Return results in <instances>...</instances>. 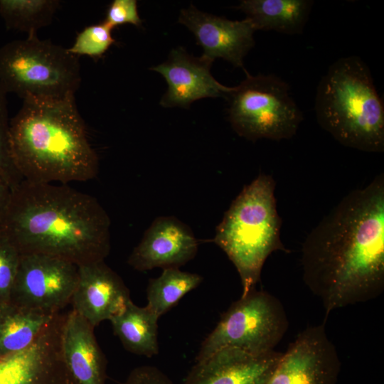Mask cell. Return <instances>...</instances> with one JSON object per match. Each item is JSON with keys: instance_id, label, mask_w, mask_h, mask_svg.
<instances>
[{"instance_id": "obj_1", "label": "cell", "mask_w": 384, "mask_h": 384, "mask_svg": "<svg viewBox=\"0 0 384 384\" xmlns=\"http://www.w3.org/2000/svg\"><path fill=\"white\" fill-rule=\"evenodd\" d=\"M303 280L326 315L384 289V174L351 191L302 247Z\"/></svg>"}, {"instance_id": "obj_2", "label": "cell", "mask_w": 384, "mask_h": 384, "mask_svg": "<svg viewBox=\"0 0 384 384\" xmlns=\"http://www.w3.org/2000/svg\"><path fill=\"white\" fill-rule=\"evenodd\" d=\"M110 220L97 200L66 186L23 180L11 190L0 233L20 255L57 257L78 267L104 261Z\"/></svg>"}, {"instance_id": "obj_3", "label": "cell", "mask_w": 384, "mask_h": 384, "mask_svg": "<svg viewBox=\"0 0 384 384\" xmlns=\"http://www.w3.org/2000/svg\"><path fill=\"white\" fill-rule=\"evenodd\" d=\"M12 163L23 180L63 184L87 181L98 173V158L89 142L74 99L24 100L9 128Z\"/></svg>"}, {"instance_id": "obj_4", "label": "cell", "mask_w": 384, "mask_h": 384, "mask_svg": "<svg viewBox=\"0 0 384 384\" xmlns=\"http://www.w3.org/2000/svg\"><path fill=\"white\" fill-rule=\"evenodd\" d=\"M315 111L320 126L340 144L384 151L383 102L360 58H342L330 66L319 83Z\"/></svg>"}, {"instance_id": "obj_5", "label": "cell", "mask_w": 384, "mask_h": 384, "mask_svg": "<svg viewBox=\"0 0 384 384\" xmlns=\"http://www.w3.org/2000/svg\"><path fill=\"white\" fill-rule=\"evenodd\" d=\"M275 182L260 174L243 188L215 230V243L235 265L245 296L255 289L264 263L277 250L289 252L281 238Z\"/></svg>"}, {"instance_id": "obj_6", "label": "cell", "mask_w": 384, "mask_h": 384, "mask_svg": "<svg viewBox=\"0 0 384 384\" xmlns=\"http://www.w3.org/2000/svg\"><path fill=\"white\" fill-rule=\"evenodd\" d=\"M81 82L79 57L37 34L0 47V86L24 100L75 98Z\"/></svg>"}, {"instance_id": "obj_7", "label": "cell", "mask_w": 384, "mask_h": 384, "mask_svg": "<svg viewBox=\"0 0 384 384\" xmlns=\"http://www.w3.org/2000/svg\"><path fill=\"white\" fill-rule=\"evenodd\" d=\"M227 98L233 129L251 141L290 139L303 119L289 94V86L274 75L248 73Z\"/></svg>"}, {"instance_id": "obj_8", "label": "cell", "mask_w": 384, "mask_h": 384, "mask_svg": "<svg viewBox=\"0 0 384 384\" xmlns=\"http://www.w3.org/2000/svg\"><path fill=\"white\" fill-rule=\"evenodd\" d=\"M284 308L274 295L253 289L232 304L201 344L196 361L224 348L254 356L274 351L287 331Z\"/></svg>"}, {"instance_id": "obj_9", "label": "cell", "mask_w": 384, "mask_h": 384, "mask_svg": "<svg viewBox=\"0 0 384 384\" xmlns=\"http://www.w3.org/2000/svg\"><path fill=\"white\" fill-rule=\"evenodd\" d=\"M78 279V267L43 255H21L10 302L57 313L71 302Z\"/></svg>"}, {"instance_id": "obj_10", "label": "cell", "mask_w": 384, "mask_h": 384, "mask_svg": "<svg viewBox=\"0 0 384 384\" xmlns=\"http://www.w3.org/2000/svg\"><path fill=\"white\" fill-rule=\"evenodd\" d=\"M341 366L324 324L311 326L282 353L267 384H336Z\"/></svg>"}, {"instance_id": "obj_11", "label": "cell", "mask_w": 384, "mask_h": 384, "mask_svg": "<svg viewBox=\"0 0 384 384\" xmlns=\"http://www.w3.org/2000/svg\"><path fill=\"white\" fill-rule=\"evenodd\" d=\"M0 384H78L63 357L58 320L27 349L0 359Z\"/></svg>"}, {"instance_id": "obj_12", "label": "cell", "mask_w": 384, "mask_h": 384, "mask_svg": "<svg viewBox=\"0 0 384 384\" xmlns=\"http://www.w3.org/2000/svg\"><path fill=\"white\" fill-rule=\"evenodd\" d=\"M178 22L194 34L203 50V58L211 62L222 58L244 69L243 59L255 45L256 31L248 19L231 21L202 12L191 5L181 10Z\"/></svg>"}, {"instance_id": "obj_13", "label": "cell", "mask_w": 384, "mask_h": 384, "mask_svg": "<svg viewBox=\"0 0 384 384\" xmlns=\"http://www.w3.org/2000/svg\"><path fill=\"white\" fill-rule=\"evenodd\" d=\"M211 61L189 55L181 47L174 48L166 61L151 68L160 73L168 84V90L160 105L164 107H188L193 102L204 97H228L235 87H226L211 75Z\"/></svg>"}, {"instance_id": "obj_14", "label": "cell", "mask_w": 384, "mask_h": 384, "mask_svg": "<svg viewBox=\"0 0 384 384\" xmlns=\"http://www.w3.org/2000/svg\"><path fill=\"white\" fill-rule=\"evenodd\" d=\"M198 240L188 225L173 216L156 218L128 258L138 271L179 267L192 260Z\"/></svg>"}, {"instance_id": "obj_15", "label": "cell", "mask_w": 384, "mask_h": 384, "mask_svg": "<svg viewBox=\"0 0 384 384\" xmlns=\"http://www.w3.org/2000/svg\"><path fill=\"white\" fill-rule=\"evenodd\" d=\"M130 300L123 280L104 261L78 267V279L71 299L73 310L93 327L110 321Z\"/></svg>"}, {"instance_id": "obj_16", "label": "cell", "mask_w": 384, "mask_h": 384, "mask_svg": "<svg viewBox=\"0 0 384 384\" xmlns=\"http://www.w3.org/2000/svg\"><path fill=\"white\" fill-rule=\"evenodd\" d=\"M282 353L254 356L224 348L196 361L183 384H267Z\"/></svg>"}, {"instance_id": "obj_17", "label": "cell", "mask_w": 384, "mask_h": 384, "mask_svg": "<svg viewBox=\"0 0 384 384\" xmlns=\"http://www.w3.org/2000/svg\"><path fill=\"white\" fill-rule=\"evenodd\" d=\"M94 328L74 310L64 316L62 354L78 384H105V359L96 341Z\"/></svg>"}, {"instance_id": "obj_18", "label": "cell", "mask_w": 384, "mask_h": 384, "mask_svg": "<svg viewBox=\"0 0 384 384\" xmlns=\"http://www.w3.org/2000/svg\"><path fill=\"white\" fill-rule=\"evenodd\" d=\"M313 4L309 0H244L238 6L255 31L301 33Z\"/></svg>"}, {"instance_id": "obj_19", "label": "cell", "mask_w": 384, "mask_h": 384, "mask_svg": "<svg viewBox=\"0 0 384 384\" xmlns=\"http://www.w3.org/2000/svg\"><path fill=\"white\" fill-rule=\"evenodd\" d=\"M11 302L0 305V358L30 347L56 314Z\"/></svg>"}, {"instance_id": "obj_20", "label": "cell", "mask_w": 384, "mask_h": 384, "mask_svg": "<svg viewBox=\"0 0 384 384\" xmlns=\"http://www.w3.org/2000/svg\"><path fill=\"white\" fill-rule=\"evenodd\" d=\"M159 317L146 306L130 300L124 309L110 321L115 335L128 351L151 358L159 353Z\"/></svg>"}, {"instance_id": "obj_21", "label": "cell", "mask_w": 384, "mask_h": 384, "mask_svg": "<svg viewBox=\"0 0 384 384\" xmlns=\"http://www.w3.org/2000/svg\"><path fill=\"white\" fill-rule=\"evenodd\" d=\"M202 281L203 277L198 274L178 267L164 268L160 276L149 281L146 306L160 318Z\"/></svg>"}, {"instance_id": "obj_22", "label": "cell", "mask_w": 384, "mask_h": 384, "mask_svg": "<svg viewBox=\"0 0 384 384\" xmlns=\"http://www.w3.org/2000/svg\"><path fill=\"white\" fill-rule=\"evenodd\" d=\"M59 6L58 0H0V16L7 28L34 35L51 23Z\"/></svg>"}, {"instance_id": "obj_23", "label": "cell", "mask_w": 384, "mask_h": 384, "mask_svg": "<svg viewBox=\"0 0 384 384\" xmlns=\"http://www.w3.org/2000/svg\"><path fill=\"white\" fill-rule=\"evenodd\" d=\"M112 30L103 21L88 26L78 33L74 43L68 50L78 57L85 55L100 58L115 43Z\"/></svg>"}, {"instance_id": "obj_24", "label": "cell", "mask_w": 384, "mask_h": 384, "mask_svg": "<svg viewBox=\"0 0 384 384\" xmlns=\"http://www.w3.org/2000/svg\"><path fill=\"white\" fill-rule=\"evenodd\" d=\"M20 257L16 247L0 233V304L10 302Z\"/></svg>"}, {"instance_id": "obj_25", "label": "cell", "mask_w": 384, "mask_h": 384, "mask_svg": "<svg viewBox=\"0 0 384 384\" xmlns=\"http://www.w3.org/2000/svg\"><path fill=\"white\" fill-rule=\"evenodd\" d=\"M6 93L0 86V176L14 188L23 181L11 159Z\"/></svg>"}, {"instance_id": "obj_26", "label": "cell", "mask_w": 384, "mask_h": 384, "mask_svg": "<svg viewBox=\"0 0 384 384\" xmlns=\"http://www.w3.org/2000/svg\"><path fill=\"white\" fill-rule=\"evenodd\" d=\"M103 22L110 28L129 23L136 26L142 25L136 0H114L109 5Z\"/></svg>"}, {"instance_id": "obj_27", "label": "cell", "mask_w": 384, "mask_h": 384, "mask_svg": "<svg viewBox=\"0 0 384 384\" xmlns=\"http://www.w3.org/2000/svg\"><path fill=\"white\" fill-rule=\"evenodd\" d=\"M123 384H174L159 368L143 366L133 369Z\"/></svg>"}, {"instance_id": "obj_28", "label": "cell", "mask_w": 384, "mask_h": 384, "mask_svg": "<svg viewBox=\"0 0 384 384\" xmlns=\"http://www.w3.org/2000/svg\"><path fill=\"white\" fill-rule=\"evenodd\" d=\"M12 188L0 176V219L9 203Z\"/></svg>"}, {"instance_id": "obj_29", "label": "cell", "mask_w": 384, "mask_h": 384, "mask_svg": "<svg viewBox=\"0 0 384 384\" xmlns=\"http://www.w3.org/2000/svg\"><path fill=\"white\" fill-rule=\"evenodd\" d=\"M1 305V304H0Z\"/></svg>"}]
</instances>
